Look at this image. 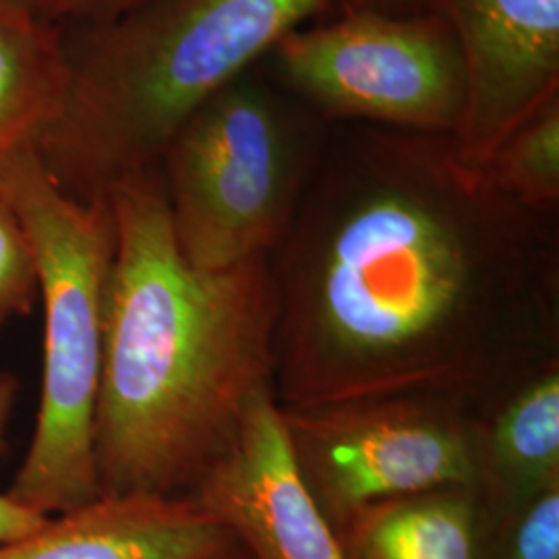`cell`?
I'll return each instance as SVG.
<instances>
[{
    "instance_id": "1",
    "label": "cell",
    "mask_w": 559,
    "mask_h": 559,
    "mask_svg": "<svg viewBox=\"0 0 559 559\" xmlns=\"http://www.w3.org/2000/svg\"><path fill=\"white\" fill-rule=\"evenodd\" d=\"M274 396L305 408L431 394L479 408L559 359V222L452 135L334 122L267 255Z\"/></svg>"
},
{
    "instance_id": "2",
    "label": "cell",
    "mask_w": 559,
    "mask_h": 559,
    "mask_svg": "<svg viewBox=\"0 0 559 559\" xmlns=\"http://www.w3.org/2000/svg\"><path fill=\"white\" fill-rule=\"evenodd\" d=\"M115 255L94 420L100 498H189L274 390L278 295L267 258L185 260L160 166L108 193Z\"/></svg>"
},
{
    "instance_id": "3",
    "label": "cell",
    "mask_w": 559,
    "mask_h": 559,
    "mask_svg": "<svg viewBox=\"0 0 559 559\" xmlns=\"http://www.w3.org/2000/svg\"><path fill=\"white\" fill-rule=\"evenodd\" d=\"M336 0H145L67 48V87L36 150L80 200L160 164L187 119Z\"/></svg>"
},
{
    "instance_id": "4",
    "label": "cell",
    "mask_w": 559,
    "mask_h": 559,
    "mask_svg": "<svg viewBox=\"0 0 559 559\" xmlns=\"http://www.w3.org/2000/svg\"><path fill=\"white\" fill-rule=\"evenodd\" d=\"M0 198L27 237L44 307L40 411L9 496L52 519L100 498L94 420L115 221L108 195L64 191L34 143L0 160Z\"/></svg>"
},
{
    "instance_id": "5",
    "label": "cell",
    "mask_w": 559,
    "mask_h": 559,
    "mask_svg": "<svg viewBox=\"0 0 559 559\" xmlns=\"http://www.w3.org/2000/svg\"><path fill=\"white\" fill-rule=\"evenodd\" d=\"M332 124L261 64L200 106L158 164L185 260L221 272L267 258L320 168Z\"/></svg>"
},
{
    "instance_id": "6",
    "label": "cell",
    "mask_w": 559,
    "mask_h": 559,
    "mask_svg": "<svg viewBox=\"0 0 559 559\" xmlns=\"http://www.w3.org/2000/svg\"><path fill=\"white\" fill-rule=\"evenodd\" d=\"M261 67L328 122L456 138L466 115L464 57L431 9L336 11L286 34Z\"/></svg>"
},
{
    "instance_id": "7",
    "label": "cell",
    "mask_w": 559,
    "mask_h": 559,
    "mask_svg": "<svg viewBox=\"0 0 559 559\" xmlns=\"http://www.w3.org/2000/svg\"><path fill=\"white\" fill-rule=\"evenodd\" d=\"M280 417L300 480L334 533L371 503L475 483V408L459 400L371 396L280 406Z\"/></svg>"
},
{
    "instance_id": "8",
    "label": "cell",
    "mask_w": 559,
    "mask_h": 559,
    "mask_svg": "<svg viewBox=\"0 0 559 559\" xmlns=\"http://www.w3.org/2000/svg\"><path fill=\"white\" fill-rule=\"evenodd\" d=\"M460 44L468 104L460 156L485 168L503 141L559 96V0H433Z\"/></svg>"
},
{
    "instance_id": "9",
    "label": "cell",
    "mask_w": 559,
    "mask_h": 559,
    "mask_svg": "<svg viewBox=\"0 0 559 559\" xmlns=\"http://www.w3.org/2000/svg\"><path fill=\"white\" fill-rule=\"evenodd\" d=\"M189 498L226 524L251 559H342L295 468L272 388L249 402L237 440Z\"/></svg>"
},
{
    "instance_id": "10",
    "label": "cell",
    "mask_w": 559,
    "mask_h": 559,
    "mask_svg": "<svg viewBox=\"0 0 559 559\" xmlns=\"http://www.w3.org/2000/svg\"><path fill=\"white\" fill-rule=\"evenodd\" d=\"M0 559H251L191 498H98L0 545Z\"/></svg>"
},
{
    "instance_id": "11",
    "label": "cell",
    "mask_w": 559,
    "mask_h": 559,
    "mask_svg": "<svg viewBox=\"0 0 559 559\" xmlns=\"http://www.w3.org/2000/svg\"><path fill=\"white\" fill-rule=\"evenodd\" d=\"M475 485L501 522L559 485V359L475 411Z\"/></svg>"
},
{
    "instance_id": "12",
    "label": "cell",
    "mask_w": 559,
    "mask_h": 559,
    "mask_svg": "<svg viewBox=\"0 0 559 559\" xmlns=\"http://www.w3.org/2000/svg\"><path fill=\"white\" fill-rule=\"evenodd\" d=\"M501 519L475 483L378 501L338 531L342 559H491Z\"/></svg>"
},
{
    "instance_id": "13",
    "label": "cell",
    "mask_w": 559,
    "mask_h": 559,
    "mask_svg": "<svg viewBox=\"0 0 559 559\" xmlns=\"http://www.w3.org/2000/svg\"><path fill=\"white\" fill-rule=\"evenodd\" d=\"M67 87V44L36 13L0 11V160L36 145L59 115Z\"/></svg>"
},
{
    "instance_id": "14",
    "label": "cell",
    "mask_w": 559,
    "mask_h": 559,
    "mask_svg": "<svg viewBox=\"0 0 559 559\" xmlns=\"http://www.w3.org/2000/svg\"><path fill=\"white\" fill-rule=\"evenodd\" d=\"M485 170L520 205L559 216V96L524 120Z\"/></svg>"
},
{
    "instance_id": "15",
    "label": "cell",
    "mask_w": 559,
    "mask_h": 559,
    "mask_svg": "<svg viewBox=\"0 0 559 559\" xmlns=\"http://www.w3.org/2000/svg\"><path fill=\"white\" fill-rule=\"evenodd\" d=\"M491 559H559V485L503 519Z\"/></svg>"
},
{
    "instance_id": "16",
    "label": "cell",
    "mask_w": 559,
    "mask_h": 559,
    "mask_svg": "<svg viewBox=\"0 0 559 559\" xmlns=\"http://www.w3.org/2000/svg\"><path fill=\"white\" fill-rule=\"evenodd\" d=\"M38 270L17 216L0 198V330L38 299Z\"/></svg>"
},
{
    "instance_id": "17",
    "label": "cell",
    "mask_w": 559,
    "mask_h": 559,
    "mask_svg": "<svg viewBox=\"0 0 559 559\" xmlns=\"http://www.w3.org/2000/svg\"><path fill=\"white\" fill-rule=\"evenodd\" d=\"M145 0H34L32 11L62 29L64 25L92 27L115 20Z\"/></svg>"
},
{
    "instance_id": "18",
    "label": "cell",
    "mask_w": 559,
    "mask_h": 559,
    "mask_svg": "<svg viewBox=\"0 0 559 559\" xmlns=\"http://www.w3.org/2000/svg\"><path fill=\"white\" fill-rule=\"evenodd\" d=\"M48 520L50 516L27 508L9 493H0V545L38 531Z\"/></svg>"
},
{
    "instance_id": "19",
    "label": "cell",
    "mask_w": 559,
    "mask_h": 559,
    "mask_svg": "<svg viewBox=\"0 0 559 559\" xmlns=\"http://www.w3.org/2000/svg\"><path fill=\"white\" fill-rule=\"evenodd\" d=\"M433 0H336V11H373L383 15H415L427 11Z\"/></svg>"
},
{
    "instance_id": "20",
    "label": "cell",
    "mask_w": 559,
    "mask_h": 559,
    "mask_svg": "<svg viewBox=\"0 0 559 559\" xmlns=\"http://www.w3.org/2000/svg\"><path fill=\"white\" fill-rule=\"evenodd\" d=\"M15 394H17V381L13 376L0 371V452L4 448V431L15 404Z\"/></svg>"
},
{
    "instance_id": "21",
    "label": "cell",
    "mask_w": 559,
    "mask_h": 559,
    "mask_svg": "<svg viewBox=\"0 0 559 559\" xmlns=\"http://www.w3.org/2000/svg\"><path fill=\"white\" fill-rule=\"evenodd\" d=\"M32 4L34 0H0V11H20V9L32 11Z\"/></svg>"
}]
</instances>
